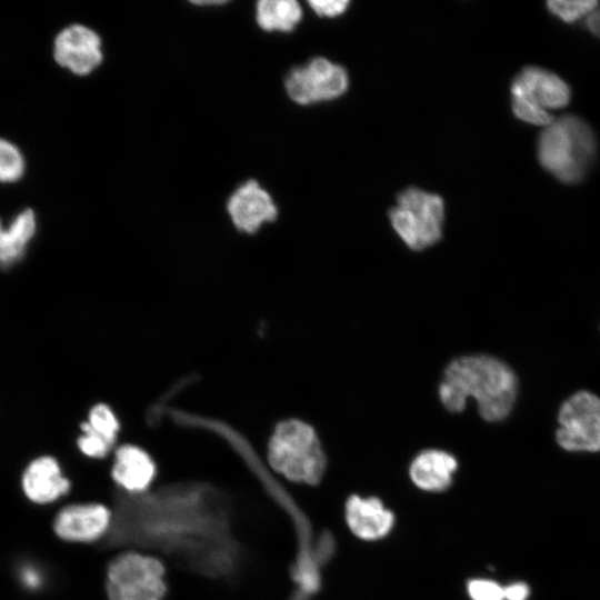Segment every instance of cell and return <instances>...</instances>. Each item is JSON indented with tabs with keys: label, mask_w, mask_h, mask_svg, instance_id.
<instances>
[{
	"label": "cell",
	"mask_w": 600,
	"mask_h": 600,
	"mask_svg": "<svg viewBox=\"0 0 600 600\" xmlns=\"http://www.w3.org/2000/svg\"><path fill=\"white\" fill-rule=\"evenodd\" d=\"M164 569L156 558L124 553L116 558L107 574L109 600H162Z\"/></svg>",
	"instance_id": "5"
},
{
	"label": "cell",
	"mask_w": 600,
	"mask_h": 600,
	"mask_svg": "<svg viewBox=\"0 0 600 600\" xmlns=\"http://www.w3.org/2000/svg\"><path fill=\"white\" fill-rule=\"evenodd\" d=\"M23 168L20 151L12 143L0 139V181L18 180L23 173Z\"/></svg>",
	"instance_id": "20"
},
{
	"label": "cell",
	"mask_w": 600,
	"mask_h": 600,
	"mask_svg": "<svg viewBox=\"0 0 600 600\" xmlns=\"http://www.w3.org/2000/svg\"><path fill=\"white\" fill-rule=\"evenodd\" d=\"M511 99L529 100L551 112L571 100L569 84L557 73L539 66L524 67L512 80Z\"/></svg>",
	"instance_id": "8"
},
{
	"label": "cell",
	"mask_w": 600,
	"mask_h": 600,
	"mask_svg": "<svg viewBox=\"0 0 600 600\" xmlns=\"http://www.w3.org/2000/svg\"><path fill=\"white\" fill-rule=\"evenodd\" d=\"M388 216L396 233L411 250H424L441 239L444 202L439 194L407 188L398 194Z\"/></svg>",
	"instance_id": "4"
},
{
	"label": "cell",
	"mask_w": 600,
	"mask_h": 600,
	"mask_svg": "<svg viewBox=\"0 0 600 600\" xmlns=\"http://www.w3.org/2000/svg\"><path fill=\"white\" fill-rule=\"evenodd\" d=\"M503 590L506 600H527L530 593L529 587L523 582L512 583Z\"/></svg>",
	"instance_id": "25"
},
{
	"label": "cell",
	"mask_w": 600,
	"mask_h": 600,
	"mask_svg": "<svg viewBox=\"0 0 600 600\" xmlns=\"http://www.w3.org/2000/svg\"><path fill=\"white\" fill-rule=\"evenodd\" d=\"M557 442L567 451H600V398L578 391L567 399L559 411Z\"/></svg>",
	"instance_id": "6"
},
{
	"label": "cell",
	"mask_w": 600,
	"mask_h": 600,
	"mask_svg": "<svg viewBox=\"0 0 600 600\" xmlns=\"http://www.w3.org/2000/svg\"><path fill=\"white\" fill-rule=\"evenodd\" d=\"M112 476L122 488L129 491H141L152 481L154 464L140 448L123 446L116 453Z\"/></svg>",
	"instance_id": "15"
},
{
	"label": "cell",
	"mask_w": 600,
	"mask_h": 600,
	"mask_svg": "<svg viewBox=\"0 0 600 600\" xmlns=\"http://www.w3.org/2000/svg\"><path fill=\"white\" fill-rule=\"evenodd\" d=\"M456 469L457 460L450 453L427 450L412 461L410 477L423 490L440 491L449 487Z\"/></svg>",
	"instance_id": "14"
},
{
	"label": "cell",
	"mask_w": 600,
	"mask_h": 600,
	"mask_svg": "<svg viewBox=\"0 0 600 600\" xmlns=\"http://www.w3.org/2000/svg\"><path fill=\"white\" fill-rule=\"evenodd\" d=\"M596 152L597 141L591 128L577 116L554 120L538 139L540 164L564 183L581 180Z\"/></svg>",
	"instance_id": "2"
},
{
	"label": "cell",
	"mask_w": 600,
	"mask_h": 600,
	"mask_svg": "<svg viewBox=\"0 0 600 600\" xmlns=\"http://www.w3.org/2000/svg\"><path fill=\"white\" fill-rule=\"evenodd\" d=\"M348 86L347 70L322 57L293 68L284 79L289 98L301 106L333 100L342 96Z\"/></svg>",
	"instance_id": "7"
},
{
	"label": "cell",
	"mask_w": 600,
	"mask_h": 600,
	"mask_svg": "<svg viewBox=\"0 0 600 600\" xmlns=\"http://www.w3.org/2000/svg\"><path fill=\"white\" fill-rule=\"evenodd\" d=\"M599 1L596 0H578L562 1L552 0L547 2L548 10L563 22L572 23L586 16H590L597 10Z\"/></svg>",
	"instance_id": "19"
},
{
	"label": "cell",
	"mask_w": 600,
	"mask_h": 600,
	"mask_svg": "<svg viewBox=\"0 0 600 600\" xmlns=\"http://www.w3.org/2000/svg\"><path fill=\"white\" fill-rule=\"evenodd\" d=\"M468 591L472 600H504L503 588L491 580H472L468 584Z\"/></svg>",
	"instance_id": "22"
},
{
	"label": "cell",
	"mask_w": 600,
	"mask_h": 600,
	"mask_svg": "<svg viewBox=\"0 0 600 600\" xmlns=\"http://www.w3.org/2000/svg\"><path fill=\"white\" fill-rule=\"evenodd\" d=\"M82 430L93 433L112 446L119 430V423L109 407L98 404L90 411L89 421L82 424Z\"/></svg>",
	"instance_id": "18"
},
{
	"label": "cell",
	"mask_w": 600,
	"mask_h": 600,
	"mask_svg": "<svg viewBox=\"0 0 600 600\" xmlns=\"http://www.w3.org/2000/svg\"><path fill=\"white\" fill-rule=\"evenodd\" d=\"M78 446L84 454L92 458L104 457L111 448L108 442L87 430H83V434L78 439Z\"/></svg>",
	"instance_id": "23"
},
{
	"label": "cell",
	"mask_w": 600,
	"mask_h": 600,
	"mask_svg": "<svg viewBox=\"0 0 600 600\" xmlns=\"http://www.w3.org/2000/svg\"><path fill=\"white\" fill-rule=\"evenodd\" d=\"M308 4L319 17L334 18L342 14L347 10L348 6L350 4V1L348 0H326V1L312 0V1H309Z\"/></svg>",
	"instance_id": "24"
},
{
	"label": "cell",
	"mask_w": 600,
	"mask_h": 600,
	"mask_svg": "<svg viewBox=\"0 0 600 600\" xmlns=\"http://www.w3.org/2000/svg\"><path fill=\"white\" fill-rule=\"evenodd\" d=\"M109 520L110 513L101 504H73L57 514L53 528L63 540L87 542L99 538L108 528Z\"/></svg>",
	"instance_id": "11"
},
{
	"label": "cell",
	"mask_w": 600,
	"mask_h": 600,
	"mask_svg": "<svg viewBox=\"0 0 600 600\" xmlns=\"http://www.w3.org/2000/svg\"><path fill=\"white\" fill-rule=\"evenodd\" d=\"M34 231L36 217L31 209L20 212L7 229L0 221V267H10L22 257Z\"/></svg>",
	"instance_id": "16"
},
{
	"label": "cell",
	"mask_w": 600,
	"mask_h": 600,
	"mask_svg": "<svg viewBox=\"0 0 600 600\" xmlns=\"http://www.w3.org/2000/svg\"><path fill=\"white\" fill-rule=\"evenodd\" d=\"M346 518L351 531L364 540L386 536L393 524V514L377 498L351 497L346 504Z\"/></svg>",
	"instance_id": "13"
},
{
	"label": "cell",
	"mask_w": 600,
	"mask_h": 600,
	"mask_svg": "<svg viewBox=\"0 0 600 600\" xmlns=\"http://www.w3.org/2000/svg\"><path fill=\"white\" fill-rule=\"evenodd\" d=\"M192 3L194 4H198V6H219V4H223L226 3V1H192Z\"/></svg>",
	"instance_id": "27"
},
{
	"label": "cell",
	"mask_w": 600,
	"mask_h": 600,
	"mask_svg": "<svg viewBox=\"0 0 600 600\" xmlns=\"http://www.w3.org/2000/svg\"><path fill=\"white\" fill-rule=\"evenodd\" d=\"M53 54L60 66L86 76L102 61L101 39L88 27L73 24L57 36Z\"/></svg>",
	"instance_id": "9"
},
{
	"label": "cell",
	"mask_w": 600,
	"mask_h": 600,
	"mask_svg": "<svg viewBox=\"0 0 600 600\" xmlns=\"http://www.w3.org/2000/svg\"><path fill=\"white\" fill-rule=\"evenodd\" d=\"M229 216L240 231L253 233L264 222L277 219L278 209L271 196L256 181L248 180L229 198Z\"/></svg>",
	"instance_id": "10"
},
{
	"label": "cell",
	"mask_w": 600,
	"mask_h": 600,
	"mask_svg": "<svg viewBox=\"0 0 600 600\" xmlns=\"http://www.w3.org/2000/svg\"><path fill=\"white\" fill-rule=\"evenodd\" d=\"M20 578L22 583L30 589L38 588L41 584L40 572L31 566L21 569Z\"/></svg>",
	"instance_id": "26"
},
{
	"label": "cell",
	"mask_w": 600,
	"mask_h": 600,
	"mask_svg": "<svg viewBox=\"0 0 600 600\" xmlns=\"http://www.w3.org/2000/svg\"><path fill=\"white\" fill-rule=\"evenodd\" d=\"M511 108L513 114L528 124L546 128L554 121L551 112L531 101L511 99Z\"/></svg>",
	"instance_id": "21"
},
{
	"label": "cell",
	"mask_w": 600,
	"mask_h": 600,
	"mask_svg": "<svg viewBox=\"0 0 600 600\" xmlns=\"http://www.w3.org/2000/svg\"><path fill=\"white\" fill-rule=\"evenodd\" d=\"M302 18L296 0H261L257 3L256 20L264 31L289 32Z\"/></svg>",
	"instance_id": "17"
},
{
	"label": "cell",
	"mask_w": 600,
	"mask_h": 600,
	"mask_svg": "<svg viewBox=\"0 0 600 600\" xmlns=\"http://www.w3.org/2000/svg\"><path fill=\"white\" fill-rule=\"evenodd\" d=\"M22 488L28 499L43 504L66 494L70 483L62 476L57 460L46 456L33 460L27 467L22 476Z\"/></svg>",
	"instance_id": "12"
},
{
	"label": "cell",
	"mask_w": 600,
	"mask_h": 600,
	"mask_svg": "<svg viewBox=\"0 0 600 600\" xmlns=\"http://www.w3.org/2000/svg\"><path fill=\"white\" fill-rule=\"evenodd\" d=\"M518 381L501 360L484 356L457 358L447 367L439 386V397L450 412H460L473 398L480 416L490 422L504 419L516 401Z\"/></svg>",
	"instance_id": "1"
},
{
	"label": "cell",
	"mask_w": 600,
	"mask_h": 600,
	"mask_svg": "<svg viewBox=\"0 0 600 600\" xmlns=\"http://www.w3.org/2000/svg\"><path fill=\"white\" fill-rule=\"evenodd\" d=\"M268 457L276 471L297 482L316 484L326 468L324 452L314 429L298 419L276 427Z\"/></svg>",
	"instance_id": "3"
}]
</instances>
